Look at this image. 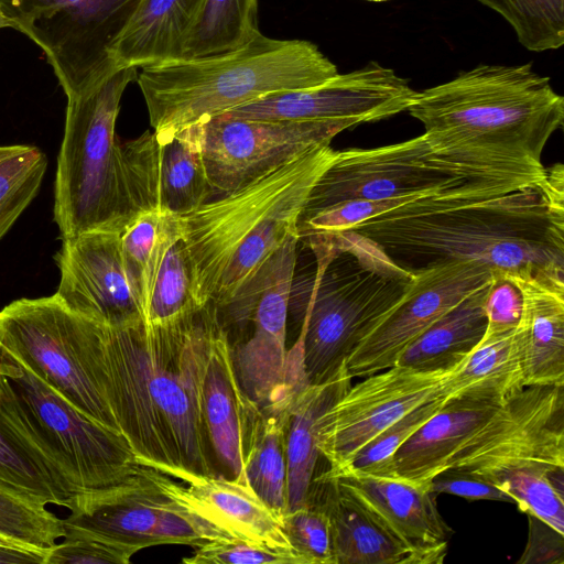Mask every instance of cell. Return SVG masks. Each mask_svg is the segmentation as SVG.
Segmentation results:
<instances>
[{
  "label": "cell",
  "instance_id": "15",
  "mask_svg": "<svg viewBox=\"0 0 564 564\" xmlns=\"http://www.w3.org/2000/svg\"><path fill=\"white\" fill-rule=\"evenodd\" d=\"M416 94L409 79L371 61L321 85L270 94L225 115L254 120L343 121L355 127L408 110Z\"/></svg>",
  "mask_w": 564,
  "mask_h": 564
},
{
  "label": "cell",
  "instance_id": "44",
  "mask_svg": "<svg viewBox=\"0 0 564 564\" xmlns=\"http://www.w3.org/2000/svg\"><path fill=\"white\" fill-rule=\"evenodd\" d=\"M484 310L487 318L484 337L511 333L519 324L522 313L521 293L500 271L491 272Z\"/></svg>",
  "mask_w": 564,
  "mask_h": 564
},
{
  "label": "cell",
  "instance_id": "16",
  "mask_svg": "<svg viewBox=\"0 0 564 564\" xmlns=\"http://www.w3.org/2000/svg\"><path fill=\"white\" fill-rule=\"evenodd\" d=\"M523 462L564 466V386H528L509 397L446 468L477 474Z\"/></svg>",
  "mask_w": 564,
  "mask_h": 564
},
{
  "label": "cell",
  "instance_id": "9",
  "mask_svg": "<svg viewBox=\"0 0 564 564\" xmlns=\"http://www.w3.org/2000/svg\"><path fill=\"white\" fill-rule=\"evenodd\" d=\"M101 337L102 323L70 310L55 293L19 299L0 311V350L86 416L119 432L101 386Z\"/></svg>",
  "mask_w": 564,
  "mask_h": 564
},
{
  "label": "cell",
  "instance_id": "13",
  "mask_svg": "<svg viewBox=\"0 0 564 564\" xmlns=\"http://www.w3.org/2000/svg\"><path fill=\"white\" fill-rule=\"evenodd\" d=\"M198 123L214 198L312 148L330 144L335 135L352 127L343 121L254 120L225 113Z\"/></svg>",
  "mask_w": 564,
  "mask_h": 564
},
{
  "label": "cell",
  "instance_id": "18",
  "mask_svg": "<svg viewBox=\"0 0 564 564\" xmlns=\"http://www.w3.org/2000/svg\"><path fill=\"white\" fill-rule=\"evenodd\" d=\"M491 271L477 262H449L414 273L401 300L346 360L350 377L395 366L402 352L434 322L488 284Z\"/></svg>",
  "mask_w": 564,
  "mask_h": 564
},
{
  "label": "cell",
  "instance_id": "49",
  "mask_svg": "<svg viewBox=\"0 0 564 564\" xmlns=\"http://www.w3.org/2000/svg\"><path fill=\"white\" fill-rule=\"evenodd\" d=\"M0 544L2 545H8V546H15V547H21V549H24V550H30L28 549L26 546H24L23 544L3 535L0 533ZM30 551H33V550H30ZM36 552V551H34ZM40 553V552H39ZM43 554V553H42Z\"/></svg>",
  "mask_w": 564,
  "mask_h": 564
},
{
  "label": "cell",
  "instance_id": "40",
  "mask_svg": "<svg viewBox=\"0 0 564 564\" xmlns=\"http://www.w3.org/2000/svg\"><path fill=\"white\" fill-rule=\"evenodd\" d=\"M444 402V397L440 393L421 403L362 446L340 470H327L333 474L352 473L394 478V453L442 408Z\"/></svg>",
  "mask_w": 564,
  "mask_h": 564
},
{
  "label": "cell",
  "instance_id": "23",
  "mask_svg": "<svg viewBox=\"0 0 564 564\" xmlns=\"http://www.w3.org/2000/svg\"><path fill=\"white\" fill-rule=\"evenodd\" d=\"M200 409L214 458L227 469L230 478L246 479V443L251 424L260 410L239 384L232 365L230 343L217 312L209 334Z\"/></svg>",
  "mask_w": 564,
  "mask_h": 564
},
{
  "label": "cell",
  "instance_id": "20",
  "mask_svg": "<svg viewBox=\"0 0 564 564\" xmlns=\"http://www.w3.org/2000/svg\"><path fill=\"white\" fill-rule=\"evenodd\" d=\"M140 469L162 494L225 539L292 547L283 518L256 495L247 479L182 469L170 477L150 467Z\"/></svg>",
  "mask_w": 564,
  "mask_h": 564
},
{
  "label": "cell",
  "instance_id": "41",
  "mask_svg": "<svg viewBox=\"0 0 564 564\" xmlns=\"http://www.w3.org/2000/svg\"><path fill=\"white\" fill-rule=\"evenodd\" d=\"M61 543L48 549L44 564H128L131 557L143 550L140 545L64 524Z\"/></svg>",
  "mask_w": 564,
  "mask_h": 564
},
{
  "label": "cell",
  "instance_id": "4",
  "mask_svg": "<svg viewBox=\"0 0 564 564\" xmlns=\"http://www.w3.org/2000/svg\"><path fill=\"white\" fill-rule=\"evenodd\" d=\"M335 154L330 144L312 148L177 215L198 311L227 307L288 237L297 234L308 196Z\"/></svg>",
  "mask_w": 564,
  "mask_h": 564
},
{
  "label": "cell",
  "instance_id": "25",
  "mask_svg": "<svg viewBox=\"0 0 564 564\" xmlns=\"http://www.w3.org/2000/svg\"><path fill=\"white\" fill-rule=\"evenodd\" d=\"M328 473L361 498L422 556L424 564H440L444 561L452 529L438 512L436 495L429 489L427 484L398 477Z\"/></svg>",
  "mask_w": 564,
  "mask_h": 564
},
{
  "label": "cell",
  "instance_id": "2",
  "mask_svg": "<svg viewBox=\"0 0 564 564\" xmlns=\"http://www.w3.org/2000/svg\"><path fill=\"white\" fill-rule=\"evenodd\" d=\"M344 230L369 240L411 274L465 261L491 272L564 273V213L552 208L539 187L491 198L421 197Z\"/></svg>",
  "mask_w": 564,
  "mask_h": 564
},
{
  "label": "cell",
  "instance_id": "22",
  "mask_svg": "<svg viewBox=\"0 0 564 564\" xmlns=\"http://www.w3.org/2000/svg\"><path fill=\"white\" fill-rule=\"evenodd\" d=\"M327 517L335 564H424L361 498L327 470L314 476L307 503Z\"/></svg>",
  "mask_w": 564,
  "mask_h": 564
},
{
  "label": "cell",
  "instance_id": "24",
  "mask_svg": "<svg viewBox=\"0 0 564 564\" xmlns=\"http://www.w3.org/2000/svg\"><path fill=\"white\" fill-rule=\"evenodd\" d=\"M520 291L524 384L564 386V273L500 271Z\"/></svg>",
  "mask_w": 564,
  "mask_h": 564
},
{
  "label": "cell",
  "instance_id": "32",
  "mask_svg": "<svg viewBox=\"0 0 564 564\" xmlns=\"http://www.w3.org/2000/svg\"><path fill=\"white\" fill-rule=\"evenodd\" d=\"M477 475L506 492L521 512L564 534V466L523 462Z\"/></svg>",
  "mask_w": 564,
  "mask_h": 564
},
{
  "label": "cell",
  "instance_id": "30",
  "mask_svg": "<svg viewBox=\"0 0 564 564\" xmlns=\"http://www.w3.org/2000/svg\"><path fill=\"white\" fill-rule=\"evenodd\" d=\"M524 384L523 343L513 332L482 337L478 346L441 386L444 400L471 397L503 402Z\"/></svg>",
  "mask_w": 564,
  "mask_h": 564
},
{
  "label": "cell",
  "instance_id": "5",
  "mask_svg": "<svg viewBox=\"0 0 564 564\" xmlns=\"http://www.w3.org/2000/svg\"><path fill=\"white\" fill-rule=\"evenodd\" d=\"M305 239L316 269L293 281L290 304L300 323L307 379L319 384L339 371L401 300L413 274L352 231H322Z\"/></svg>",
  "mask_w": 564,
  "mask_h": 564
},
{
  "label": "cell",
  "instance_id": "50",
  "mask_svg": "<svg viewBox=\"0 0 564 564\" xmlns=\"http://www.w3.org/2000/svg\"><path fill=\"white\" fill-rule=\"evenodd\" d=\"M12 28V23L0 11V29Z\"/></svg>",
  "mask_w": 564,
  "mask_h": 564
},
{
  "label": "cell",
  "instance_id": "34",
  "mask_svg": "<svg viewBox=\"0 0 564 564\" xmlns=\"http://www.w3.org/2000/svg\"><path fill=\"white\" fill-rule=\"evenodd\" d=\"M257 18L258 0H206L181 59L209 57L237 50L260 31Z\"/></svg>",
  "mask_w": 564,
  "mask_h": 564
},
{
  "label": "cell",
  "instance_id": "33",
  "mask_svg": "<svg viewBox=\"0 0 564 564\" xmlns=\"http://www.w3.org/2000/svg\"><path fill=\"white\" fill-rule=\"evenodd\" d=\"M180 237L178 216L164 210H151L139 215L121 234L126 268L145 317L165 253Z\"/></svg>",
  "mask_w": 564,
  "mask_h": 564
},
{
  "label": "cell",
  "instance_id": "31",
  "mask_svg": "<svg viewBox=\"0 0 564 564\" xmlns=\"http://www.w3.org/2000/svg\"><path fill=\"white\" fill-rule=\"evenodd\" d=\"M286 416L261 411L257 414L248 434L243 464L249 486L282 518L289 512Z\"/></svg>",
  "mask_w": 564,
  "mask_h": 564
},
{
  "label": "cell",
  "instance_id": "11",
  "mask_svg": "<svg viewBox=\"0 0 564 564\" xmlns=\"http://www.w3.org/2000/svg\"><path fill=\"white\" fill-rule=\"evenodd\" d=\"M140 2L0 0V11L44 52L70 100L118 68L115 48Z\"/></svg>",
  "mask_w": 564,
  "mask_h": 564
},
{
  "label": "cell",
  "instance_id": "36",
  "mask_svg": "<svg viewBox=\"0 0 564 564\" xmlns=\"http://www.w3.org/2000/svg\"><path fill=\"white\" fill-rule=\"evenodd\" d=\"M47 158L35 145H0V240L37 196Z\"/></svg>",
  "mask_w": 564,
  "mask_h": 564
},
{
  "label": "cell",
  "instance_id": "14",
  "mask_svg": "<svg viewBox=\"0 0 564 564\" xmlns=\"http://www.w3.org/2000/svg\"><path fill=\"white\" fill-rule=\"evenodd\" d=\"M120 165L127 227L147 212L182 215L214 198L199 123L120 142Z\"/></svg>",
  "mask_w": 564,
  "mask_h": 564
},
{
  "label": "cell",
  "instance_id": "43",
  "mask_svg": "<svg viewBox=\"0 0 564 564\" xmlns=\"http://www.w3.org/2000/svg\"><path fill=\"white\" fill-rule=\"evenodd\" d=\"M284 531L307 564H335L329 523L318 508L306 505L283 518Z\"/></svg>",
  "mask_w": 564,
  "mask_h": 564
},
{
  "label": "cell",
  "instance_id": "19",
  "mask_svg": "<svg viewBox=\"0 0 564 564\" xmlns=\"http://www.w3.org/2000/svg\"><path fill=\"white\" fill-rule=\"evenodd\" d=\"M54 260L59 270L55 294L70 310L106 325L145 321L126 268L121 232L94 230L63 239Z\"/></svg>",
  "mask_w": 564,
  "mask_h": 564
},
{
  "label": "cell",
  "instance_id": "48",
  "mask_svg": "<svg viewBox=\"0 0 564 564\" xmlns=\"http://www.w3.org/2000/svg\"><path fill=\"white\" fill-rule=\"evenodd\" d=\"M44 561L42 553L0 544V564H44Z\"/></svg>",
  "mask_w": 564,
  "mask_h": 564
},
{
  "label": "cell",
  "instance_id": "38",
  "mask_svg": "<svg viewBox=\"0 0 564 564\" xmlns=\"http://www.w3.org/2000/svg\"><path fill=\"white\" fill-rule=\"evenodd\" d=\"M0 533L46 555L65 530L42 499L0 484Z\"/></svg>",
  "mask_w": 564,
  "mask_h": 564
},
{
  "label": "cell",
  "instance_id": "51",
  "mask_svg": "<svg viewBox=\"0 0 564 564\" xmlns=\"http://www.w3.org/2000/svg\"><path fill=\"white\" fill-rule=\"evenodd\" d=\"M366 1H372V2H384V1H389V0H366Z\"/></svg>",
  "mask_w": 564,
  "mask_h": 564
},
{
  "label": "cell",
  "instance_id": "21",
  "mask_svg": "<svg viewBox=\"0 0 564 564\" xmlns=\"http://www.w3.org/2000/svg\"><path fill=\"white\" fill-rule=\"evenodd\" d=\"M288 311L282 305L258 303L251 335L230 345L239 384L263 414L288 415L311 384L304 366L302 336L299 334L292 347H286Z\"/></svg>",
  "mask_w": 564,
  "mask_h": 564
},
{
  "label": "cell",
  "instance_id": "1",
  "mask_svg": "<svg viewBox=\"0 0 564 564\" xmlns=\"http://www.w3.org/2000/svg\"><path fill=\"white\" fill-rule=\"evenodd\" d=\"M216 308L189 323L153 328L144 319L102 324L101 386L119 432L140 466L216 475L200 409Z\"/></svg>",
  "mask_w": 564,
  "mask_h": 564
},
{
  "label": "cell",
  "instance_id": "29",
  "mask_svg": "<svg viewBox=\"0 0 564 564\" xmlns=\"http://www.w3.org/2000/svg\"><path fill=\"white\" fill-rule=\"evenodd\" d=\"M489 283L434 322L402 352L395 365L445 372L462 366L485 335L484 301Z\"/></svg>",
  "mask_w": 564,
  "mask_h": 564
},
{
  "label": "cell",
  "instance_id": "47",
  "mask_svg": "<svg viewBox=\"0 0 564 564\" xmlns=\"http://www.w3.org/2000/svg\"><path fill=\"white\" fill-rule=\"evenodd\" d=\"M539 189L549 203L557 212L564 213V167L557 163L545 167V176Z\"/></svg>",
  "mask_w": 564,
  "mask_h": 564
},
{
  "label": "cell",
  "instance_id": "6",
  "mask_svg": "<svg viewBox=\"0 0 564 564\" xmlns=\"http://www.w3.org/2000/svg\"><path fill=\"white\" fill-rule=\"evenodd\" d=\"M338 73L314 43L259 31L226 54L144 66L137 82L153 131L172 133L270 94L321 85Z\"/></svg>",
  "mask_w": 564,
  "mask_h": 564
},
{
  "label": "cell",
  "instance_id": "39",
  "mask_svg": "<svg viewBox=\"0 0 564 564\" xmlns=\"http://www.w3.org/2000/svg\"><path fill=\"white\" fill-rule=\"evenodd\" d=\"M477 1L499 13L528 51L541 53L564 44V0Z\"/></svg>",
  "mask_w": 564,
  "mask_h": 564
},
{
  "label": "cell",
  "instance_id": "27",
  "mask_svg": "<svg viewBox=\"0 0 564 564\" xmlns=\"http://www.w3.org/2000/svg\"><path fill=\"white\" fill-rule=\"evenodd\" d=\"M206 0H141L115 48L120 67H144L182 58Z\"/></svg>",
  "mask_w": 564,
  "mask_h": 564
},
{
  "label": "cell",
  "instance_id": "7",
  "mask_svg": "<svg viewBox=\"0 0 564 564\" xmlns=\"http://www.w3.org/2000/svg\"><path fill=\"white\" fill-rule=\"evenodd\" d=\"M134 67H120L93 89L67 100L57 155L54 221L59 239L127 227L116 121Z\"/></svg>",
  "mask_w": 564,
  "mask_h": 564
},
{
  "label": "cell",
  "instance_id": "10",
  "mask_svg": "<svg viewBox=\"0 0 564 564\" xmlns=\"http://www.w3.org/2000/svg\"><path fill=\"white\" fill-rule=\"evenodd\" d=\"M519 189L510 182L436 153L421 134L389 145L336 151L299 220L354 200L416 199L453 193L491 198Z\"/></svg>",
  "mask_w": 564,
  "mask_h": 564
},
{
  "label": "cell",
  "instance_id": "26",
  "mask_svg": "<svg viewBox=\"0 0 564 564\" xmlns=\"http://www.w3.org/2000/svg\"><path fill=\"white\" fill-rule=\"evenodd\" d=\"M502 402L471 397L448 399L394 453L398 478L426 485L487 422Z\"/></svg>",
  "mask_w": 564,
  "mask_h": 564
},
{
  "label": "cell",
  "instance_id": "42",
  "mask_svg": "<svg viewBox=\"0 0 564 564\" xmlns=\"http://www.w3.org/2000/svg\"><path fill=\"white\" fill-rule=\"evenodd\" d=\"M185 564H307L294 549L261 542L220 539L195 547Z\"/></svg>",
  "mask_w": 564,
  "mask_h": 564
},
{
  "label": "cell",
  "instance_id": "45",
  "mask_svg": "<svg viewBox=\"0 0 564 564\" xmlns=\"http://www.w3.org/2000/svg\"><path fill=\"white\" fill-rule=\"evenodd\" d=\"M427 486L435 495L448 494L468 500H492L513 503L512 499L492 482L464 469L445 468L432 477Z\"/></svg>",
  "mask_w": 564,
  "mask_h": 564
},
{
  "label": "cell",
  "instance_id": "46",
  "mask_svg": "<svg viewBox=\"0 0 564 564\" xmlns=\"http://www.w3.org/2000/svg\"><path fill=\"white\" fill-rule=\"evenodd\" d=\"M529 519V534L525 549L519 558L521 564H563L564 534L532 514Z\"/></svg>",
  "mask_w": 564,
  "mask_h": 564
},
{
  "label": "cell",
  "instance_id": "37",
  "mask_svg": "<svg viewBox=\"0 0 564 564\" xmlns=\"http://www.w3.org/2000/svg\"><path fill=\"white\" fill-rule=\"evenodd\" d=\"M199 313L192 294L187 256L182 238L167 249L156 275L145 323L172 328L192 322Z\"/></svg>",
  "mask_w": 564,
  "mask_h": 564
},
{
  "label": "cell",
  "instance_id": "28",
  "mask_svg": "<svg viewBox=\"0 0 564 564\" xmlns=\"http://www.w3.org/2000/svg\"><path fill=\"white\" fill-rule=\"evenodd\" d=\"M346 364L332 378L310 384L290 409L285 423L289 511L306 506L315 468L321 456L317 448L323 414L351 386Z\"/></svg>",
  "mask_w": 564,
  "mask_h": 564
},
{
  "label": "cell",
  "instance_id": "8",
  "mask_svg": "<svg viewBox=\"0 0 564 564\" xmlns=\"http://www.w3.org/2000/svg\"><path fill=\"white\" fill-rule=\"evenodd\" d=\"M0 411L73 495L120 482L140 466L121 433L86 416L2 350Z\"/></svg>",
  "mask_w": 564,
  "mask_h": 564
},
{
  "label": "cell",
  "instance_id": "17",
  "mask_svg": "<svg viewBox=\"0 0 564 564\" xmlns=\"http://www.w3.org/2000/svg\"><path fill=\"white\" fill-rule=\"evenodd\" d=\"M451 372L395 365L350 386L321 417L317 448L328 470H340L384 429L437 397Z\"/></svg>",
  "mask_w": 564,
  "mask_h": 564
},
{
  "label": "cell",
  "instance_id": "35",
  "mask_svg": "<svg viewBox=\"0 0 564 564\" xmlns=\"http://www.w3.org/2000/svg\"><path fill=\"white\" fill-rule=\"evenodd\" d=\"M0 484L63 507L73 496L0 411Z\"/></svg>",
  "mask_w": 564,
  "mask_h": 564
},
{
  "label": "cell",
  "instance_id": "3",
  "mask_svg": "<svg viewBox=\"0 0 564 564\" xmlns=\"http://www.w3.org/2000/svg\"><path fill=\"white\" fill-rule=\"evenodd\" d=\"M409 113L438 154L466 167L539 187L542 152L564 121V98L532 63L485 65L417 91Z\"/></svg>",
  "mask_w": 564,
  "mask_h": 564
},
{
  "label": "cell",
  "instance_id": "12",
  "mask_svg": "<svg viewBox=\"0 0 564 564\" xmlns=\"http://www.w3.org/2000/svg\"><path fill=\"white\" fill-rule=\"evenodd\" d=\"M64 524L89 530L143 549L160 544L198 547L225 539L183 510L138 470L124 480L68 497Z\"/></svg>",
  "mask_w": 564,
  "mask_h": 564
}]
</instances>
